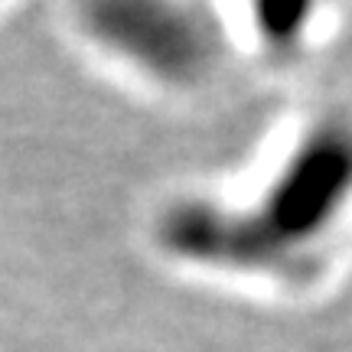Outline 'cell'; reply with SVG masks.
<instances>
[{
	"mask_svg": "<svg viewBox=\"0 0 352 352\" xmlns=\"http://www.w3.org/2000/svg\"><path fill=\"white\" fill-rule=\"evenodd\" d=\"M88 33L121 59L164 82H192L212 43L183 0H82Z\"/></svg>",
	"mask_w": 352,
	"mask_h": 352,
	"instance_id": "cell-2",
	"label": "cell"
},
{
	"mask_svg": "<svg viewBox=\"0 0 352 352\" xmlns=\"http://www.w3.org/2000/svg\"><path fill=\"white\" fill-rule=\"evenodd\" d=\"M261 196L252 215L232 222L219 258L228 245H248L239 261L264 264L323 239L352 202V127L327 124L310 134Z\"/></svg>",
	"mask_w": 352,
	"mask_h": 352,
	"instance_id": "cell-1",
	"label": "cell"
},
{
	"mask_svg": "<svg viewBox=\"0 0 352 352\" xmlns=\"http://www.w3.org/2000/svg\"><path fill=\"white\" fill-rule=\"evenodd\" d=\"M254 33L274 50H290L310 33L323 0H241Z\"/></svg>",
	"mask_w": 352,
	"mask_h": 352,
	"instance_id": "cell-3",
	"label": "cell"
}]
</instances>
